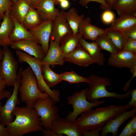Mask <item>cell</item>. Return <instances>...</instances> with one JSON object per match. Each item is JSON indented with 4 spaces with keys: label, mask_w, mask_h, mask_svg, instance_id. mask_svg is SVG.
<instances>
[{
    "label": "cell",
    "mask_w": 136,
    "mask_h": 136,
    "mask_svg": "<svg viewBox=\"0 0 136 136\" xmlns=\"http://www.w3.org/2000/svg\"><path fill=\"white\" fill-rule=\"evenodd\" d=\"M13 115L15 117V120L6 125L8 136H22L29 133L44 131L40 116L32 107L16 106Z\"/></svg>",
    "instance_id": "cell-1"
},
{
    "label": "cell",
    "mask_w": 136,
    "mask_h": 136,
    "mask_svg": "<svg viewBox=\"0 0 136 136\" xmlns=\"http://www.w3.org/2000/svg\"><path fill=\"white\" fill-rule=\"evenodd\" d=\"M129 109L127 105H110L94 110L91 109L83 113L75 122L83 130H92L103 126L109 120Z\"/></svg>",
    "instance_id": "cell-2"
},
{
    "label": "cell",
    "mask_w": 136,
    "mask_h": 136,
    "mask_svg": "<svg viewBox=\"0 0 136 136\" xmlns=\"http://www.w3.org/2000/svg\"><path fill=\"white\" fill-rule=\"evenodd\" d=\"M22 77L19 91L20 99L26 106L32 107L39 99H45L49 96L38 88L36 78L29 65L21 72Z\"/></svg>",
    "instance_id": "cell-3"
},
{
    "label": "cell",
    "mask_w": 136,
    "mask_h": 136,
    "mask_svg": "<svg viewBox=\"0 0 136 136\" xmlns=\"http://www.w3.org/2000/svg\"><path fill=\"white\" fill-rule=\"evenodd\" d=\"M88 83L90 88L87 90L86 99L91 102L96 101L104 97H112L121 100L125 99L130 97L132 90L130 89L125 94H120L115 92H110L106 89L107 86H111L110 79L106 77H101L94 74L89 76Z\"/></svg>",
    "instance_id": "cell-4"
},
{
    "label": "cell",
    "mask_w": 136,
    "mask_h": 136,
    "mask_svg": "<svg viewBox=\"0 0 136 136\" xmlns=\"http://www.w3.org/2000/svg\"><path fill=\"white\" fill-rule=\"evenodd\" d=\"M16 54L19 62H26L31 68L36 78L38 88L42 92H46L49 96L56 102L60 101V91L56 89L51 90L45 82L42 73L41 61L23 51L16 50Z\"/></svg>",
    "instance_id": "cell-5"
},
{
    "label": "cell",
    "mask_w": 136,
    "mask_h": 136,
    "mask_svg": "<svg viewBox=\"0 0 136 136\" xmlns=\"http://www.w3.org/2000/svg\"><path fill=\"white\" fill-rule=\"evenodd\" d=\"M88 89L86 88L77 91L72 95L67 97V104L72 106L73 110L70 112L65 117L66 119L75 122L78 117L81 114L105 103L104 101L99 100L94 102L88 101L86 96Z\"/></svg>",
    "instance_id": "cell-6"
},
{
    "label": "cell",
    "mask_w": 136,
    "mask_h": 136,
    "mask_svg": "<svg viewBox=\"0 0 136 136\" xmlns=\"http://www.w3.org/2000/svg\"><path fill=\"white\" fill-rule=\"evenodd\" d=\"M56 103L49 96L45 99H38L32 107L40 116L44 130L51 129L52 122L60 118Z\"/></svg>",
    "instance_id": "cell-7"
},
{
    "label": "cell",
    "mask_w": 136,
    "mask_h": 136,
    "mask_svg": "<svg viewBox=\"0 0 136 136\" xmlns=\"http://www.w3.org/2000/svg\"><path fill=\"white\" fill-rule=\"evenodd\" d=\"M3 59L0 62V76L7 86H14L17 77L18 63L8 47H3Z\"/></svg>",
    "instance_id": "cell-8"
},
{
    "label": "cell",
    "mask_w": 136,
    "mask_h": 136,
    "mask_svg": "<svg viewBox=\"0 0 136 136\" xmlns=\"http://www.w3.org/2000/svg\"><path fill=\"white\" fill-rule=\"evenodd\" d=\"M22 70V67H20L18 72L17 77L14 86L13 92L8 98L5 104L3 106L0 102V123L4 126L13 121V112L16 107L20 103L18 94L20 85Z\"/></svg>",
    "instance_id": "cell-9"
},
{
    "label": "cell",
    "mask_w": 136,
    "mask_h": 136,
    "mask_svg": "<svg viewBox=\"0 0 136 136\" xmlns=\"http://www.w3.org/2000/svg\"><path fill=\"white\" fill-rule=\"evenodd\" d=\"M53 20L43 21L38 26L29 31L36 39L46 54L49 47Z\"/></svg>",
    "instance_id": "cell-10"
},
{
    "label": "cell",
    "mask_w": 136,
    "mask_h": 136,
    "mask_svg": "<svg viewBox=\"0 0 136 136\" xmlns=\"http://www.w3.org/2000/svg\"><path fill=\"white\" fill-rule=\"evenodd\" d=\"M65 12L62 10L53 21L50 39L59 45L63 38L67 34L72 33L65 16Z\"/></svg>",
    "instance_id": "cell-11"
},
{
    "label": "cell",
    "mask_w": 136,
    "mask_h": 136,
    "mask_svg": "<svg viewBox=\"0 0 136 136\" xmlns=\"http://www.w3.org/2000/svg\"><path fill=\"white\" fill-rule=\"evenodd\" d=\"M136 114V107H135L131 110L125 111L115 117L109 120L102 127L100 135L106 136L108 133H111L112 136H116L120 126L129 118L135 116Z\"/></svg>",
    "instance_id": "cell-12"
},
{
    "label": "cell",
    "mask_w": 136,
    "mask_h": 136,
    "mask_svg": "<svg viewBox=\"0 0 136 136\" xmlns=\"http://www.w3.org/2000/svg\"><path fill=\"white\" fill-rule=\"evenodd\" d=\"M51 129L61 136L63 134L68 136H82L84 131L75 122L60 118L52 122Z\"/></svg>",
    "instance_id": "cell-13"
},
{
    "label": "cell",
    "mask_w": 136,
    "mask_h": 136,
    "mask_svg": "<svg viewBox=\"0 0 136 136\" xmlns=\"http://www.w3.org/2000/svg\"><path fill=\"white\" fill-rule=\"evenodd\" d=\"M10 46L14 50H22L41 61L46 55L41 46L36 41L32 40H24L17 41L13 42Z\"/></svg>",
    "instance_id": "cell-14"
},
{
    "label": "cell",
    "mask_w": 136,
    "mask_h": 136,
    "mask_svg": "<svg viewBox=\"0 0 136 136\" xmlns=\"http://www.w3.org/2000/svg\"><path fill=\"white\" fill-rule=\"evenodd\" d=\"M108 64L116 67L132 69L136 67V54L124 51L111 54L108 59Z\"/></svg>",
    "instance_id": "cell-15"
},
{
    "label": "cell",
    "mask_w": 136,
    "mask_h": 136,
    "mask_svg": "<svg viewBox=\"0 0 136 136\" xmlns=\"http://www.w3.org/2000/svg\"><path fill=\"white\" fill-rule=\"evenodd\" d=\"M3 21L0 25V46H11L13 43L9 39L14 28V22L10 11L3 15Z\"/></svg>",
    "instance_id": "cell-16"
},
{
    "label": "cell",
    "mask_w": 136,
    "mask_h": 136,
    "mask_svg": "<svg viewBox=\"0 0 136 136\" xmlns=\"http://www.w3.org/2000/svg\"><path fill=\"white\" fill-rule=\"evenodd\" d=\"M65 62L64 57L59 45L50 39L49 48L45 57L41 61L42 64L62 66Z\"/></svg>",
    "instance_id": "cell-17"
},
{
    "label": "cell",
    "mask_w": 136,
    "mask_h": 136,
    "mask_svg": "<svg viewBox=\"0 0 136 136\" xmlns=\"http://www.w3.org/2000/svg\"><path fill=\"white\" fill-rule=\"evenodd\" d=\"M64 60L65 61L85 67L95 63L80 44L74 51L64 57Z\"/></svg>",
    "instance_id": "cell-18"
},
{
    "label": "cell",
    "mask_w": 136,
    "mask_h": 136,
    "mask_svg": "<svg viewBox=\"0 0 136 136\" xmlns=\"http://www.w3.org/2000/svg\"><path fill=\"white\" fill-rule=\"evenodd\" d=\"M105 32V30L92 24L91 18L89 17L84 18L82 20L78 31L82 38L93 41H94L98 36Z\"/></svg>",
    "instance_id": "cell-19"
},
{
    "label": "cell",
    "mask_w": 136,
    "mask_h": 136,
    "mask_svg": "<svg viewBox=\"0 0 136 136\" xmlns=\"http://www.w3.org/2000/svg\"><path fill=\"white\" fill-rule=\"evenodd\" d=\"M53 0H43L36 7L43 21L53 20L59 14V10L55 7Z\"/></svg>",
    "instance_id": "cell-20"
},
{
    "label": "cell",
    "mask_w": 136,
    "mask_h": 136,
    "mask_svg": "<svg viewBox=\"0 0 136 136\" xmlns=\"http://www.w3.org/2000/svg\"><path fill=\"white\" fill-rule=\"evenodd\" d=\"M80 44L98 65L103 66L105 59L101 49L95 41L89 42L81 37L80 40Z\"/></svg>",
    "instance_id": "cell-21"
},
{
    "label": "cell",
    "mask_w": 136,
    "mask_h": 136,
    "mask_svg": "<svg viewBox=\"0 0 136 136\" xmlns=\"http://www.w3.org/2000/svg\"><path fill=\"white\" fill-rule=\"evenodd\" d=\"M10 14L13 20L14 28L9 37L10 40L13 43L19 41L29 39L34 40L38 43L36 39L30 32L25 28L23 24L19 22L13 14Z\"/></svg>",
    "instance_id": "cell-22"
},
{
    "label": "cell",
    "mask_w": 136,
    "mask_h": 136,
    "mask_svg": "<svg viewBox=\"0 0 136 136\" xmlns=\"http://www.w3.org/2000/svg\"><path fill=\"white\" fill-rule=\"evenodd\" d=\"M81 37L78 32L76 34L71 33L63 38L59 45L64 57L74 51L79 45Z\"/></svg>",
    "instance_id": "cell-23"
},
{
    "label": "cell",
    "mask_w": 136,
    "mask_h": 136,
    "mask_svg": "<svg viewBox=\"0 0 136 136\" xmlns=\"http://www.w3.org/2000/svg\"><path fill=\"white\" fill-rule=\"evenodd\" d=\"M112 9L116 10L119 16H136V0H117Z\"/></svg>",
    "instance_id": "cell-24"
},
{
    "label": "cell",
    "mask_w": 136,
    "mask_h": 136,
    "mask_svg": "<svg viewBox=\"0 0 136 136\" xmlns=\"http://www.w3.org/2000/svg\"><path fill=\"white\" fill-rule=\"evenodd\" d=\"M136 26V16L124 15L115 19L109 28L123 31Z\"/></svg>",
    "instance_id": "cell-25"
},
{
    "label": "cell",
    "mask_w": 136,
    "mask_h": 136,
    "mask_svg": "<svg viewBox=\"0 0 136 136\" xmlns=\"http://www.w3.org/2000/svg\"><path fill=\"white\" fill-rule=\"evenodd\" d=\"M105 30V33L118 52L122 51L128 39L123 31L109 28Z\"/></svg>",
    "instance_id": "cell-26"
},
{
    "label": "cell",
    "mask_w": 136,
    "mask_h": 136,
    "mask_svg": "<svg viewBox=\"0 0 136 136\" xmlns=\"http://www.w3.org/2000/svg\"><path fill=\"white\" fill-rule=\"evenodd\" d=\"M30 7L27 0H17L11 5L10 12L16 19L23 24L24 18Z\"/></svg>",
    "instance_id": "cell-27"
},
{
    "label": "cell",
    "mask_w": 136,
    "mask_h": 136,
    "mask_svg": "<svg viewBox=\"0 0 136 136\" xmlns=\"http://www.w3.org/2000/svg\"><path fill=\"white\" fill-rule=\"evenodd\" d=\"M65 16L66 21L74 34L78 32L79 27L82 20L85 18L84 14L79 15L74 7L65 12Z\"/></svg>",
    "instance_id": "cell-28"
},
{
    "label": "cell",
    "mask_w": 136,
    "mask_h": 136,
    "mask_svg": "<svg viewBox=\"0 0 136 136\" xmlns=\"http://www.w3.org/2000/svg\"><path fill=\"white\" fill-rule=\"evenodd\" d=\"M41 72L44 80L50 88L53 87L60 82L59 74L53 71L50 68V65L47 64H42Z\"/></svg>",
    "instance_id": "cell-29"
},
{
    "label": "cell",
    "mask_w": 136,
    "mask_h": 136,
    "mask_svg": "<svg viewBox=\"0 0 136 136\" xmlns=\"http://www.w3.org/2000/svg\"><path fill=\"white\" fill-rule=\"evenodd\" d=\"M43 21L36 10L30 7L24 18L23 24L28 30L38 26Z\"/></svg>",
    "instance_id": "cell-30"
},
{
    "label": "cell",
    "mask_w": 136,
    "mask_h": 136,
    "mask_svg": "<svg viewBox=\"0 0 136 136\" xmlns=\"http://www.w3.org/2000/svg\"><path fill=\"white\" fill-rule=\"evenodd\" d=\"M94 41L97 44L101 50L107 51L111 54H114L118 52L105 34V32L98 36Z\"/></svg>",
    "instance_id": "cell-31"
},
{
    "label": "cell",
    "mask_w": 136,
    "mask_h": 136,
    "mask_svg": "<svg viewBox=\"0 0 136 136\" xmlns=\"http://www.w3.org/2000/svg\"><path fill=\"white\" fill-rule=\"evenodd\" d=\"M59 77L62 81H67L70 84L78 83L82 82L88 83V78L79 75L76 72L72 71L65 72L59 74Z\"/></svg>",
    "instance_id": "cell-32"
},
{
    "label": "cell",
    "mask_w": 136,
    "mask_h": 136,
    "mask_svg": "<svg viewBox=\"0 0 136 136\" xmlns=\"http://www.w3.org/2000/svg\"><path fill=\"white\" fill-rule=\"evenodd\" d=\"M101 19L105 23H112L115 19V15L111 9L105 10L102 14Z\"/></svg>",
    "instance_id": "cell-33"
},
{
    "label": "cell",
    "mask_w": 136,
    "mask_h": 136,
    "mask_svg": "<svg viewBox=\"0 0 136 136\" xmlns=\"http://www.w3.org/2000/svg\"><path fill=\"white\" fill-rule=\"evenodd\" d=\"M13 3L10 0H0V20H2L6 12L10 11Z\"/></svg>",
    "instance_id": "cell-34"
},
{
    "label": "cell",
    "mask_w": 136,
    "mask_h": 136,
    "mask_svg": "<svg viewBox=\"0 0 136 136\" xmlns=\"http://www.w3.org/2000/svg\"><path fill=\"white\" fill-rule=\"evenodd\" d=\"M122 51L136 54V40L128 39Z\"/></svg>",
    "instance_id": "cell-35"
},
{
    "label": "cell",
    "mask_w": 136,
    "mask_h": 136,
    "mask_svg": "<svg viewBox=\"0 0 136 136\" xmlns=\"http://www.w3.org/2000/svg\"><path fill=\"white\" fill-rule=\"evenodd\" d=\"M91 2H94L100 3L101 4V8L105 10L111 9L104 0H79V3L81 5L84 7H86L87 5Z\"/></svg>",
    "instance_id": "cell-36"
},
{
    "label": "cell",
    "mask_w": 136,
    "mask_h": 136,
    "mask_svg": "<svg viewBox=\"0 0 136 136\" xmlns=\"http://www.w3.org/2000/svg\"><path fill=\"white\" fill-rule=\"evenodd\" d=\"M136 132L131 130L130 125L129 122L128 123L124 128L119 136H135Z\"/></svg>",
    "instance_id": "cell-37"
},
{
    "label": "cell",
    "mask_w": 136,
    "mask_h": 136,
    "mask_svg": "<svg viewBox=\"0 0 136 136\" xmlns=\"http://www.w3.org/2000/svg\"><path fill=\"white\" fill-rule=\"evenodd\" d=\"M123 32L128 39L136 40V26Z\"/></svg>",
    "instance_id": "cell-38"
},
{
    "label": "cell",
    "mask_w": 136,
    "mask_h": 136,
    "mask_svg": "<svg viewBox=\"0 0 136 136\" xmlns=\"http://www.w3.org/2000/svg\"><path fill=\"white\" fill-rule=\"evenodd\" d=\"M103 126H100L90 131L84 130L83 132V136H99V133L101 131Z\"/></svg>",
    "instance_id": "cell-39"
},
{
    "label": "cell",
    "mask_w": 136,
    "mask_h": 136,
    "mask_svg": "<svg viewBox=\"0 0 136 136\" xmlns=\"http://www.w3.org/2000/svg\"><path fill=\"white\" fill-rule=\"evenodd\" d=\"M130 71L132 74V76L131 78L126 83L124 86L123 88V90L124 91H126L129 89L131 81L132 79L136 76V67L130 69Z\"/></svg>",
    "instance_id": "cell-40"
},
{
    "label": "cell",
    "mask_w": 136,
    "mask_h": 136,
    "mask_svg": "<svg viewBox=\"0 0 136 136\" xmlns=\"http://www.w3.org/2000/svg\"><path fill=\"white\" fill-rule=\"evenodd\" d=\"M131 99L128 104L130 108H133L136 107V89H134L132 90L131 94Z\"/></svg>",
    "instance_id": "cell-41"
},
{
    "label": "cell",
    "mask_w": 136,
    "mask_h": 136,
    "mask_svg": "<svg viewBox=\"0 0 136 136\" xmlns=\"http://www.w3.org/2000/svg\"><path fill=\"white\" fill-rule=\"evenodd\" d=\"M30 7L36 9L43 0H27Z\"/></svg>",
    "instance_id": "cell-42"
},
{
    "label": "cell",
    "mask_w": 136,
    "mask_h": 136,
    "mask_svg": "<svg viewBox=\"0 0 136 136\" xmlns=\"http://www.w3.org/2000/svg\"><path fill=\"white\" fill-rule=\"evenodd\" d=\"M43 135L44 136H61L53 131L51 129L48 130H44L43 132Z\"/></svg>",
    "instance_id": "cell-43"
},
{
    "label": "cell",
    "mask_w": 136,
    "mask_h": 136,
    "mask_svg": "<svg viewBox=\"0 0 136 136\" xmlns=\"http://www.w3.org/2000/svg\"><path fill=\"white\" fill-rule=\"evenodd\" d=\"M11 94V92L10 91L6 90L0 93V101L4 98H8L10 96Z\"/></svg>",
    "instance_id": "cell-44"
},
{
    "label": "cell",
    "mask_w": 136,
    "mask_h": 136,
    "mask_svg": "<svg viewBox=\"0 0 136 136\" xmlns=\"http://www.w3.org/2000/svg\"><path fill=\"white\" fill-rule=\"evenodd\" d=\"M130 127L132 130L136 132V116L132 117V119L129 122Z\"/></svg>",
    "instance_id": "cell-45"
},
{
    "label": "cell",
    "mask_w": 136,
    "mask_h": 136,
    "mask_svg": "<svg viewBox=\"0 0 136 136\" xmlns=\"http://www.w3.org/2000/svg\"><path fill=\"white\" fill-rule=\"evenodd\" d=\"M59 5L60 7L63 9H68L70 5V3L68 0H64L61 2Z\"/></svg>",
    "instance_id": "cell-46"
},
{
    "label": "cell",
    "mask_w": 136,
    "mask_h": 136,
    "mask_svg": "<svg viewBox=\"0 0 136 136\" xmlns=\"http://www.w3.org/2000/svg\"><path fill=\"white\" fill-rule=\"evenodd\" d=\"M0 136H8L6 127L0 123Z\"/></svg>",
    "instance_id": "cell-47"
},
{
    "label": "cell",
    "mask_w": 136,
    "mask_h": 136,
    "mask_svg": "<svg viewBox=\"0 0 136 136\" xmlns=\"http://www.w3.org/2000/svg\"><path fill=\"white\" fill-rule=\"evenodd\" d=\"M6 86L5 82L0 76V93L5 90Z\"/></svg>",
    "instance_id": "cell-48"
},
{
    "label": "cell",
    "mask_w": 136,
    "mask_h": 136,
    "mask_svg": "<svg viewBox=\"0 0 136 136\" xmlns=\"http://www.w3.org/2000/svg\"><path fill=\"white\" fill-rule=\"evenodd\" d=\"M110 7L112 9L113 6L117 0H104Z\"/></svg>",
    "instance_id": "cell-49"
},
{
    "label": "cell",
    "mask_w": 136,
    "mask_h": 136,
    "mask_svg": "<svg viewBox=\"0 0 136 136\" xmlns=\"http://www.w3.org/2000/svg\"><path fill=\"white\" fill-rule=\"evenodd\" d=\"M4 53L2 49L0 48V62L3 59Z\"/></svg>",
    "instance_id": "cell-50"
},
{
    "label": "cell",
    "mask_w": 136,
    "mask_h": 136,
    "mask_svg": "<svg viewBox=\"0 0 136 136\" xmlns=\"http://www.w3.org/2000/svg\"><path fill=\"white\" fill-rule=\"evenodd\" d=\"M64 0H56V5L59 4V3Z\"/></svg>",
    "instance_id": "cell-51"
},
{
    "label": "cell",
    "mask_w": 136,
    "mask_h": 136,
    "mask_svg": "<svg viewBox=\"0 0 136 136\" xmlns=\"http://www.w3.org/2000/svg\"><path fill=\"white\" fill-rule=\"evenodd\" d=\"M13 3H15L17 0H10Z\"/></svg>",
    "instance_id": "cell-52"
},
{
    "label": "cell",
    "mask_w": 136,
    "mask_h": 136,
    "mask_svg": "<svg viewBox=\"0 0 136 136\" xmlns=\"http://www.w3.org/2000/svg\"><path fill=\"white\" fill-rule=\"evenodd\" d=\"M54 2V3H55V5H56V0H53Z\"/></svg>",
    "instance_id": "cell-53"
},
{
    "label": "cell",
    "mask_w": 136,
    "mask_h": 136,
    "mask_svg": "<svg viewBox=\"0 0 136 136\" xmlns=\"http://www.w3.org/2000/svg\"><path fill=\"white\" fill-rule=\"evenodd\" d=\"M73 1H77V0H72Z\"/></svg>",
    "instance_id": "cell-54"
},
{
    "label": "cell",
    "mask_w": 136,
    "mask_h": 136,
    "mask_svg": "<svg viewBox=\"0 0 136 136\" xmlns=\"http://www.w3.org/2000/svg\"><path fill=\"white\" fill-rule=\"evenodd\" d=\"M1 22L0 21V25L1 24Z\"/></svg>",
    "instance_id": "cell-55"
}]
</instances>
